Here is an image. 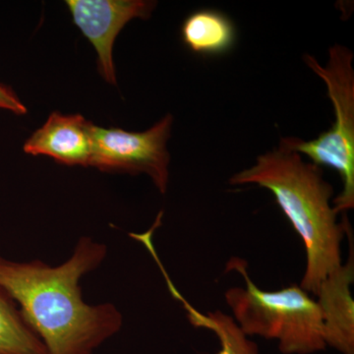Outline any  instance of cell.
Listing matches in <instances>:
<instances>
[{"label":"cell","instance_id":"obj_12","mask_svg":"<svg viewBox=\"0 0 354 354\" xmlns=\"http://www.w3.org/2000/svg\"><path fill=\"white\" fill-rule=\"evenodd\" d=\"M0 109L12 111L17 115H24L28 113L25 104L20 101L12 88L1 83H0Z\"/></svg>","mask_w":354,"mask_h":354},{"label":"cell","instance_id":"obj_7","mask_svg":"<svg viewBox=\"0 0 354 354\" xmlns=\"http://www.w3.org/2000/svg\"><path fill=\"white\" fill-rule=\"evenodd\" d=\"M346 236L348 239V261L324 279L316 297L326 346L342 354H354V301L351 288L354 281V247L348 218Z\"/></svg>","mask_w":354,"mask_h":354},{"label":"cell","instance_id":"obj_6","mask_svg":"<svg viewBox=\"0 0 354 354\" xmlns=\"http://www.w3.org/2000/svg\"><path fill=\"white\" fill-rule=\"evenodd\" d=\"M74 23L94 46L104 80L116 85L113 50L116 37L134 18L147 20L157 6L147 0H68Z\"/></svg>","mask_w":354,"mask_h":354},{"label":"cell","instance_id":"obj_4","mask_svg":"<svg viewBox=\"0 0 354 354\" xmlns=\"http://www.w3.org/2000/svg\"><path fill=\"white\" fill-rule=\"evenodd\" d=\"M304 60L327 86L335 120L329 131L311 141L295 137H286L281 141L290 150L304 153L312 164L329 167L339 172L342 191L334 200V209L337 214L344 213L354 208L353 53L346 46L334 44L325 66L310 55H304Z\"/></svg>","mask_w":354,"mask_h":354},{"label":"cell","instance_id":"obj_1","mask_svg":"<svg viewBox=\"0 0 354 354\" xmlns=\"http://www.w3.org/2000/svg\"><path fill=\"white\" fill-rule=\"evenodd\" d=\"M106 253L104 244L82 237L69 260L57 267L39 260L13 262L0 256V286L19 305L23 318L48 354H93L120 332V310L111 304H86L79 286Z\"/></svg>","mask_w":354,"mask_h":354},{"label":"cell","instance_id":"obj_2","mask_svg":"<svg viewBox=\"0 0 354 354\" xmlns=\"http://www.w3.org/2000/svg\"><path fill=\"white\" fill-rule=\"evenodd\" d=\"M232 185L260 186L271 191L277 203L304 242L306 268L300 288L316 297L319 286L342 265V241L346 220L337 223L330 198L334 189L320 167L305 162L283 142L257 158L250 169L230 178Z\"/></svg>","mask_w":354,"mask_h":354},{"label":"cell","instance_id":"obj_10","mask_svg":"<svg viewBox=\"0 0 354 354\" xmlns=\"http://www.w3.org/2000/svg\"><path fill=\"white\" fill-rule=\"evenodd\" d=\"M158 265L164 274L172 297L178 300L187 312L189 322L194 327L211 330L218 337L221 344V351L218 354H259L257 344L249 339L248 335L241 329L232 316L223 313L220 310L206 314L198 311L177 290L167 276L162 263L158 262Z\"/></svg>","mask_w":354,"mask_h":354},{"label":"cell","instance_id":"obj_5","mask_svg":"<svg viewBox=\"0 0 354 354\" xmlns=\"http://www.w3.org/2000/svg\"><path fill=\"white\" fill-rule=\"evenodd\" d=\"M172 122L171 114H167L144 132L93 125L91 167L102 171L148 174L158 191L165 194L169 180L171 156L167 144Z\"/></svg>","mask_w":354,"mask_h":354},{"label":"cell","instance_id":"obj_8","mask_svg":"<svg viewBox=\"0 0 354 354\" xmlns=\"http://www.w3.org/2000/svg\"><path fill=\"white\" fill-rule=\"evenodd\" d=\"M93 123L82 115L51 113L44 127L26 141L24 152L48 156L66 165H90Z\"/></svg>","mask_w":354,"mask_h":354},{"label":"cell","instance_id":"obj_3","mask_svg":"<svg viewBox=\"0 0 354 354\" xmlns=\"http://www.w3.org/2000/svg\"><path fill=\"white\" fill-rule=\"evenodd\" d=\"M230 270L243 277L245 288H230L225 299L232 318L248 337L274 339L283 354H313L327 348L320 308L308 292L297 285L277 291L261 290L241 258H230L227 272Z\"/></svg>","mask_w":354,"mask_h":354},{"label":"cell","instance_id":"obj_11","mask_svg":"<svg viewBox=\"0 0 354 354\" xmlns=\"http://www.w3.org/2000/svg\"><path fill=\"white\" fill-rule=\"evenodd\" d=\"M0 354H48L43 341L23 318L15 300L1 286Z\"/></svg>","mask_w":354,"mask_h":354},{"label":"cell","instance_id":"obj_9","mask_svg":"<svg viewBox=\"0 0 354 354\" xmlns=\"http://www.w3.org/2000/svg\"><path fill=\"white\" fill-rule=\"evenodd\" d=\"M181 37L193 53L218 55L232 50L236 34L234 23L225 14L204 9L186 18L181 27Z\"/></svg>","mask_w":354,"mask_h":354}]
</instances>
